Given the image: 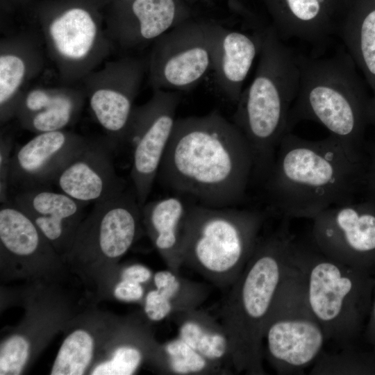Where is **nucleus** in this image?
<instances>
[{
	"instance_id": "1",
	"label": "nucleus",
	"mask_w": 375,
	"mask_h": 375,
	"mask_svg": "<svg viewBox=\"0 0 375 375\" xmlns=\"http://www.w3.org/2000/svg\"><path fill=\"white\" fill-rule=\"evenodd\" d=\"M253 171L244 135L213 110L176 119L157 180L201 205L231 207L244 199Z\"/></svg>"
},
{
	"instance_id": "2",
	"label": "nucleus",
	"mask_w": 375,
	"mask_h": 375,
	"mask_svg": "<svg viewBox=\"0 0 375 375\" xmlns=\"http://www.w3.org/2000/svg\"><path fill=\"white\" fill-rule=\"evenodd\" d=\"M358 173L356 154L329 135L319 140L283 136L265 179L271 206L285 219H313L351 201Z\"/></svg>"
},
{
	"instance_id": "3",
	"label": "nucleus",
	"mask_w": 375,
	"mask_h": 375,
	"mask_svg": "<svg viewBox=\"0 0 375 375\" xmlns=\"http://www.w3.org/2000/svg\"><path fill=\"white\" fill-rule=\"evenodd\" d=\"M287 222L259 238L241 274L217 311L228 338L233 369L265 375L263 335L275 300L292 266L294 242Z\"/></svg>"
},
{
	"instance_id": "4",
	"label": "nucleus",
	"mask_w": 375,
	"mask_h": 375,
	"mask_svg": "<svg viewBox=\"0 0 375 375\" xmlns=\"http://www.w3.org/2000/svg\"><path fill=\"white\" fill-rule=\"evenodd\" d=\"M259 55L255 76L236 103L233 123L250 147L253 175L265 180L280 142L289 132V113L299 90L300 67L297 54L272 25L265 28Z\"/></svg>"
},
{
	"instance_id": "5",
	"label": "nucleus",
	"mask_w": 375,
	"mask_h": 375,
	"mask_svg": "<svg viewBox=\"0 0 375 375\" xmlns=\"http://www.w3.org/2000/svg\"><path fill=\"white\" fill-rule=\"evenodd\" d=\"M297 56L300 81L288 131L301 121L317 122L355 152L373 108L368 86L351 57L344 48L326 57Z\"/></svg>"
},
{
	"instance_id": "6",
	"label": "nucleus",
	"mask_w": 375,
	"mask_h": 375,
	"mask_svg": "<svg viewBox=\"0 0 375 375\" xmlns=\"http://www.w3.org/2000/svg\"><path fill=\"white\" fill-rule=\"evenodd\" d=\"M265 214L231 207L189 206L182 230V264L224 291L238 278L260 238Z\"/></svg>"
},
{
	"instance_id": "7",
	"label": "nucleus",
	"mask_w": 375,
	"mask_h": 375,
	"mask_svg": "<svg viewBox=\"0 0 375 375\" xmlns=\"http://www.w3.org/2000/svg\"><path fill=\"white\" fill-rule=\"evenodd\" d=\"M31 8L47 55L62 83L82 81L114 48L100 0H41Z\"/></svg>"
},
{
	"instance_id": "8",
	"label": "nucleus",
	"mask_w": 375,
	"mask_h": 375,
	"mask_svg": "<svg viewBox=\"0 0 375 375\" xmlns=\"http://www.w3.org/2000/svg\"><path fill=\"white\" fill-rule=\"evenodd\" d=\"M292 260L304 294L328 340L342 349L354 335L359 317V276L356 268L324 255L312 244L294 240Z\"/></svg>"
},
{
	"instance_id": "9",
	"label": "nucleus",
	"mask_w": 375,
	"mask_h": 375,
	"mask_svg": "<svg viewBox=\"0 0 375 375\" xmlns=\"http://www.w3.org/2000/svg\"><path fill=\"white\" fill-rule=\"evenodd\" d=\"M326 341L322 325L309 308L292 256L291 268L265 326L264 354L278 374H300L318 360Z\"/></svg>"
},
{
	"instance_id": "10",
	"label": "nucleus",
	"mask_w": 375,
	"mask_h": 375,
	"mask_svg": "<svg viewBox=\"0 0 375 375\" xmlns=\"http://www.w3.org/2000/svg\"><path fill=\"white\" fill-rule=\"evenodd\" d=\"M214 23L188 19L153 42L147 62L153 90L188 91L212 69Z\"/></svg>"
},
{
	"instance_id": "11",
	"label": "nucleus",
	"mask_w": 375,
	"mask_h": 375,
	"mask_svg": "<svg viewBox=\"0 0 375 375\" xmlns=\"http://www.w3.org/2000/svg\"><path fill=\"white\" fill-rule=\"evenodd\" d=\"M181 100L180 92L157 89L146 103L133 108L126 144L132 149L130 175L141 207L157 179Z\"/></svg>"
},
{
	"instance_id": "12",
	"label": "nucleus",
	"mask_w": 375,
	"mask_h": 375,
	"mask_svg": "<svg viewBox=\"0 0 375 375\" xmlns=\"http://www.w3.org/2000/svg\"><path fill=\"white\" fill-rule=\"evenodd\" d=\"M147 72V62L124 57L106 62L81 81L92 115L118 147L126 144L134 101Z\"/></svg>"
},
{
	"instance_id": "13",
	"label": "nucleus",
	"mask_w": 375,
	"mask_h": 375,
	"mask_svg": "<svg viewBox=\"0 0 375 375\" xmlns=\"http://www.w3.org/2000/svg\"><path fill=\"white\" fill-rule=\"evenodd\" d=\"M142 222L141 206L135 192L126 189L94 203L81 222L70 249L116 260L136 240Z\"/></svg>"
},
{
	"instance_id": "14",
	"label": "nucleus",
	"mask_w": 375,
	"mask_h": 375,
	"mask_svg": "<svg viewBox=\"0 0 375 375\" xmlns=\"http://www.w3.org/2000/svg\"><path fill=\"white\" fill-rule=\"evenodd\" d=\"M368 210L349 201L321 212L312 219V244L356 268L360 257L375 251V215Z\"/></svg>"
},
{
	"instance_id": "15",
	"label": "nucleus",
	"mask_w": 375,
	"mask_h": 375,
	"mask_svg": "<svg viewBox=\"0 0 375 375\" xmlns=\"http://www.w3.org/2000/svg\"><path fill=\"white\" fill-rule=\"evenodd\" d=\"M105 24L114 47L133 49L153 42L189 19L181 0H129L104 6Z\"/></svg>"
},
{
	"instance_id": "16",
	"label": "nucleus",
	"mask_w": 375,
	"mask_h": 375,
	"mask_svg": "<svg viewBox=\"0 0 375 375\" xmlns=\"http://www.w3.org/2000/svg\"><path fill=\"white\" fill-rule=\"evenodd\" d=\"M117 147L107 136L88 139L53 183L61 192L85 203L104 200L125 190V183L117 174L113 161Z\"/></svg>"
},
{
	"instance_id": "17",
	"label": "nucleus",
	"mask_w": 375,
	"mask_h": 375,
	"mask_svg": "<svg viewBox=\"0 0 375 375\" xmlns=\"http://www.w3.org/2000/svg\"><path fill=\"white\" fill-rule=\"evenodd\" d=\"M88 139L65 129L36 134L13 153L10 185L22 190L47 187Z\"/></svg>"
},
{
	"instance_id": "18",
	"label": "nucleus",
	"mask_w": 375,
	"mask_h": 375,
	"mask_svg": "<svg viewBox=\"0 0 375 375\" xmlns=\"http://www.w3.org/2000/svg\"><path fill=\"white\" fill-rule=\"evenodd\" d=\"M39 35L19 33L0 42V122L15 117L19 103L31 82L44 67V48Z\"/></svg>"
},
{
	"instance_id": "19",
	"label": "nucleus",
	"mask_w": 375,
	"mask_h": 375,
	"mask_svg": "<svg viewBox=\"0 0 375 375\" xmlns=\"http://www.w3.org/2000/svg\"><path fill=\"white\" fill-rule=\"evenodd\" d=\"M85 100L83 86L76 83L29 87L15 118L23 129L36 134L64 130L78 119Z\"/></svg>"
},
{
	"instance_id": "20",
	"label": "nucleus",
	"mask_w": 375,
	"mask_h": 375,
	"mask_svg": "<svg viewBox=\"0 0 375 375\" xmlns=\"http://www.w3.org/2000/svg\"><path fill=\"white\" fill-rule=\"evenodd\" d=\"M12 202L31 219L53 248L70 249L87 203L46 187L22 190Z\"/></svg>"
},
{
	"instance_id": "21",
	"label": "nucleus",
	"mask_w": 375,
	"mask_h": 375,
	"mask_svg": "<svg viewBox=\"0 0 375 375\" xmlns=\"http://www.w3.org/2000/svg\"><path fill=\"white\" fill-rule=\"evenodd\" d=\"M282 40L298 38L321 50L335 35L342 0H262Z\"/></svg>"
},
{
	"instance_id": "22",
	"label": "nucleus",
	"mask_w": 375,
	"mask_h": 375,
	"mask_svg": "<svg viewBox=\"0 0 375 375\" xmlns=\"http://www.w3.org/2000/svg\"><path fill=\"white\" fill-rule=\"evenodd\" d=\"M266 27L247 33L215 24L212 69L218 89L233 103L239 101L244 82L260 53Z\"/></svg>"
},
{
	"instance_id": "23",
	"label": "nucleus",
	"mask_w": 375,
	"mask_h": 375,
	"mask_svg": "<svg viewBox=\"0 0 375 375\" xmlns=\"http://www.w3.org/2000/svg\"><path fill=\"white\" fill-rule=\"evenodd\" d=\"M335 35L342 40L372 92L375 117V0H342Z\"/></svg>"
},
{
	"instance_id": "24",
	"label": "nucleus",
	"mask_w": 375,
	"mask_h": 375,
	"mask_svg": "<svg viewBox=\"0 0 375 375\" xmlns=\"http://www.w3.org/2000/svg\"><path fill=\"white\" fill-rule=\"evenodd\" d=\"M181 198L169 197L141 207L142 222L168 269L180 274L182 230L188 210Z\"/></svg>"
},
{
	"instance_id": "25",
	"label": "nucleus",
	"mask_w": 375,
	"mask_h": 375,
	"mask_svg": "<svg viewBox=\"0 0 375 375\" xmlns=\"http://www.w3.org/2000/svg\"><path fill=\"white\" fill-rule=\"evenodd\" d=\"M171 317L177 325L178 338L208 360L227 369L233 368L228 338L218 319L198 308L176 312Z\"/></svg>"
},
{
	"instance_id": "26",
	"label": "nucleus",
	"mask_w": 375,
	"mask_h": 375,
	"mask_svg": "<svg viewBox=\"0 0 375 375\" xmlns=\"http://www.w3.org/2000/svg\"><path fill=\"white\" fill-rule=\"evenodd\" d=\"M0 241L3 250L19 258L49 254L53 249L31 219L12 201L1 203Z\"/></svg>"
},
{
	"instance_id": "27",
	"label": "nucleus",
	"mask_w": 375,
	"mask_h": 375,
	"mask_svg": "<svg viewBox=\"0 0 375 375\" xmlns=\"http://www.w3.org/2000/svg\"><path fill=\"white\" fill-rule=\"evenodd\" d=\"M153 281L156 289L171 304L172 314L198 308L210 293L207 285L186 279L169 269L156 272Z\"/></svg>"
},
{
	"instance_id": "28",
	"label": "nucleus",
	"mask_w": 375,
	"mask_h": 375,
	"mask_svg": "<svg viewBox=\"0 0 375 375\" xmlns=\"http://www.w3.org/2000/svg\"><path fill=\"white\" fill-rule=\"evenodd\" d=\"M94 342L88 332L78 329L63 341L53 362L51 375H81L90 365Z\"/></svg>"
},
{
	"instance_id": "29",
	"label": "nucleus",
	"mask_w": 375,
	"mask_h": 375,
	"mask_svg": "<svg viewBox=\"0 0 375 375\" xmlns=\"http://www.w3.org/2000/svg\"><path fill=\"white\" fill-rule=\"evenodd\" d=\"M169 374H226L231 371L211 361L180 338L163 344Z\"/></svg>"
},
{
	"instance_id": "30",
	"label": "nucleus",
	"mask_w": 375,
	"mask_h": 375,
	"mask_svg": "<svg viewBox=\"0 0 375 375\" xmlns=\"http://www.w3.org/2000/svg\"><path fill=\"white\" fill-rule=\"evenodd\" d=\"M143 353L138 347L132 344L117 348L110 360L95 367L92 375H131L141 364Z\"/></svg>"
},
{
	"instance_id": "31",
	"label": "nucleus",
	"mask_w": 375,
	"mask_h": 375,
	"mask_svg": "<svg viewBox=\"0 0 375 375\" xmlns=\"http://www.w3.org/2000/svg\"><path fill=\"white\" fill-rule=\"evenodd\" d=\"M29 343L22 335H15L5 340L0 349V374H21L28 357Z\"/></svg>"
},
{
	"instance_id": "32",
	"label": "nucleus",
	"mask_w": 375,
	"mask_h": 375,
	"mask_svg": "<svg viewBox=\"0 0 375 375\" xmlns=\"http://www.w3.org/2000/svg\"><path fill=\"white\" fill-rule=\"evenodd\" d=\"M14 146L12 138L1 135L0 138V201L1 203L9 202L8 193L10 185V173L12 150Z\"/></svg>"
},
{
	"instance_id": "33",
	"label": "nucleus",
	"mask_w": 375,
	"mask_h": 375,
	"mask_svg": "<svg viewBox=\"0 0 375 375\" xmlns=\"http://www.w3.org/2000/svg\"><path fill=\"white\" fill-rule=\"evenodd\" d=\"M144 312L151 321H161L173 312L169 302L156 290H150L146 295Z\"/></svg>"
},
{
	"instance_id": "34",
	"label": "nucleus",
	"mask_w": 375,
	"mask_h": 375,
	"mask_svg": "<svg viewBox=\"0 0 375 375\" xmlns=\"http://www.w3.org/2000/svg\"><path fill=\"white\" fill-rule=\"evenodd\" d=\"M144 294L141 283L122 279L114 290L115 297L121 301H136L140 300Z\"/></svg>"
},
{
	"instance_id": "35",
	"label": "nucleus",
	"mask_w": 375,
	"mask_h": 375,
	"mask_svg": "<svg viewBox=\"0 0 375 375\" xmlns=\"http://www.w3.org/2000/svg\"><path fill=\"white\" fill-rule=\"evenodd\" d=\"M151 276V272L148 267L142 265L134 264L123 269L121 278L142 284L147 282Z\"/></svg>"
},
{
	"instance_id": "36",
	"label": "nucleus",
	"mask_w": 375,
	"mask_h": 375,
	"mask_svg": "<svg viewBox=\"0 0 375 375\" xmlns=\"http://www.w3.org/2000/svg\"><path fill=\"white\" fill-rule=\"evenodd\" d=\"M12 6H28L33 0H6Z\"/></svg>"
},
{
	"instance_id": "37",
	"label": "nucleus",
	"mask_w": 375,
	"mask_h": 375,
	"mask_svg": "<svg viewBox=\"0 0 375 375\" xmlns=\"http://www.w3.org/2000/svg\"><path fill=\"white\" fill-rule=\"evenodd\" d=\"M103 6H106L110 3H115V2H120V1H126L129 0H100Z\"/></svg>"
},
{
	"instance_id": "38",
	"label": "nucleus",
	"mask_w": 375,
	"mask_h": 375,
	"mask_svg": "<svg viewBox=\"0 0 375 375\" xmlns=\"http://www.w3.org/2000/svg\"><path fill=\"white\" fill-rule=\"evenodd\" d=\"M373 314H374V321H375V303H374V306Z\"/></svg>"
}]
</instances>
